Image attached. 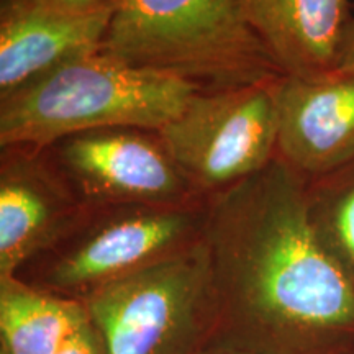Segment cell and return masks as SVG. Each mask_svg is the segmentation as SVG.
Listing matches in <instances>:
<instances>
[{
    "mask_svg": "<svg viewBox=\"0 0 354 354\" xmlns=\"http://www.w3.org/2000/svg\"><path fill=\"white\" fill-rule=\"evenodd\" d=\"M212 289L269 326L287 354H331L354 342V281L318 236L307 179L274 158L207 196Z\"/></svg>",
    "mask_w": 354,
    "mask_h": 354,
    "instance_id": "6da1fadb",
    "label": "cell"
},
{
    "mask_svg": "<svg viewBox=\"0 0 354 354\" xmlns=\"http://www.w3.org/2000/svg\"><path fill=\"white\" fill-rule=\"evenodd\" d=\"M100 53L201 92L284 76L240 0H118Z\"/></svg>",
    "mask_w": 354,
    "mask_h": 354,
    "instance_id": "7a4b0ae2",
    "label": "cell"
},
{
    "mask_svg": "<svg viewBox=\"0 0 354 354\" xmlns=\"http://www.w3.org/2000/svg\"><path fill=\"white\" fill-rule=\"evenodd\" d=\"M196 92L180 79L95 53L0 97V146L44 149L107 128L158 131Z\"/></svg>",
    "mask_w": 354,
    "mask_h": 354,
    "instance_id": "3957f363",
    "label": "cell"
},
{
    "mask_svg": "<svg viewBox=\"0 0 354 354\" xmlns=\"http://www.w3.org/2000/svg\"><path fill=\"white\" fill-rule=\"evenodd\" d=\"M277 81L196 92L183 112L158 130L197 194L220 192L277 156Z\"/></svg>",
    "mask_w": 354,
    "mask_h": 354,
    "instance_id": "277c9868",
    "label": "cell"
},
{
    "mask_svg": "<svg viewBox=\"0 0 354 354\" xmlns=\"http://www.w3.org/2000/svg\"><path fill=\"white\" fill-rule=\"evenodd\" d=\"M212 289L205 241L91 290L87 313L105 354H169Z\"/></svg>",
    "mask_w": 354,
    "mask_h": 354,
    "instance_id": "5b68a950",
    "label": "cell"
},
{
    "mask_svg": "<svg viewBox=\"0 0 354 354\" xmlns=\"http://www.w3.org/2000/svg\"><path fill=\"white\" fill-rule=\"evenodd\" d=\"M46 149L86 207L166 205L205 197L185 180L158 131L107 128Z\"/></svg>",
    "mask_w": 354,
    "mask_h": 354,
    "instance_id": "8992f818",
    "label": "cell"
},
{
    "mask_svg": "<svg viewBox=\"0 0 354 354\" xmlns=\"http://www.w3.org/2000/svg\"><path fill=\"white\" fill-rule=\"evenodd\" d=\"M115 212L55 261L48 274L63 289L91 290L196 245L207 197L166 205H113Z\"/></svg>",
    "mask_w": 354,
    "mask_h": 354,
    "instance_id": "52a82bcc",
    "label": "cell"
},
{
    "mask_svg": "<svg viewBox=\"0 0 354 354\" xmlns=\"http://www.w3.org/2000/svg\"><path fill=\"white\" fill-rule=\"evenodd\" d=\"M277 158L305 179L354 159V74L282 76L276 82Z\"/></svg>",
    "mask_w": 354,
    "mask_h": 354,
    "instance_id": "ba28073f",
    "label": "cell"
},
{
    "mask_svg": "<svg viewBox=\"0 0 354 354\" xmlns=\"http://www.w3.org/2000/svg\"><path fill=\"white\" fill-rule=\"evenodd\" d=\"M117 2L81 12L44 0H7L0 17V97L100 53Z\"/></svg>",
    "mask_w": 354,
    "mask_h": 354,
    "instance_id": "9c48e42d",
    "label": "cell"
},
{
    "mask_svg": "<svg viewBox=\"0 0 354 354\" xmlns=\"http://www.w3.org/2000/svg\"><path fill=\"white\" fill-rule=\"evenodd\" d=\"M46 149L3 148L0 162V279L57 238L86 207Z\"/></svg>",
    "mask_w": 354,
    "mask_h": 354,
    "instance_id": "30bf717a",
    "label": "cell"
},
{
    "mask_svg": "<svg viewBox=\"0 0 354 354\" xmlns=\"http://www.w3.org/2000/svg\"><path fill=\"white\" fill-rule=\"evenodd\" d=\"M284 76L320 77L339 71L353 13L349 0H240Z\"/></svg>",
    "mask_w": 354,
    "mask_h": 354,
    "instance_id": "8fae6325",
    "label": "cell"
},
{
    "mask_svg": "<svg viewBox=\"0 0 354 354\" xmlns=\"http://www.w3.org/2000/svg\"><path fill=\"white\" fill-rule=\"evenodd\" d=\"M0 284L3 354H55L88 322L87 308L81 304L41 294L15 277L0 279Z\"/></svg>",
    "mask_w": 354,
    "mask_h": 354,
    "instance_id": "7c38bea8",
    "label": "cell"
},
{
    "mask_svg": "<svg viewBox=\"0 0 354 354\" xmlns=\"http://www.w3.org/2000/svg\"><path fill=\"white\" fill-rule=\"evenodd\" d=\"M307 205L323 245L354 281V159L307 179Z\"/></svg>",
    "mask_w": 354,
    "mask_h": 354,
    "instance_id": "4fadbf2b",
    "label": "cell"
},
{
    "mask_svg": "<svg viewBox=\"0 0 354 354\" xmlns=\"http://www.w3.org/2000/svg\"><path fill=\"white\" fill-rule=\"evenodd\" d=\"M97 333L99 331L92 328L88 318V322L79 326L55 354H105L104 342Z\"/></svg>",
    "mask_w": 354,
    "mask_h": 354,
    "instance_id": "5bb4252c",
    "label": "cell"
},
{
    "mask_svg": "<svg viewBox=\"0 0 354 354\" xmlns=\"http://www.w3.org/2000/svg\"><path fill=\"white\" fill-rule=\"evenodd\" d=\"M44 2L53 3V6L68 8V10H94V8L104 7L113 0H44Z\"/></svg>",
    "mask_w": 354,
    "mask_h": 354,
    "instance_id": "9a60e30c",
    "label": "cell"
},
{
    "mask_svg": "<svg viewBox=\"0 0 354 354\" xmlns=\"http://www.w3.org/2000/svg\"><path fill=\"white\" fill-rule=\"evenodd\" d=\"M339 71H346V73L354 74V13H353L351 24H349L346 46H344L343 63H342V68H339Z\"/></svg>",
    "mask_w": 354,
    "mask_h": 354,
    "instance_id": "2e32d148",
    "label": "cell"
},
{
    "mask_svg": "<svg viewBox=\"0 0 354 354\" xmlns=\"http://www.w3.org/2000/svg\"><path fill=\"white\" fill-rule=\"evenodd\" d=\"M2 354H3V353H2Z\"/></svg>",
    "mask_w": 354,
    "mask_h": 354,
    "instance_id": "e0dca14e",
    "label": "cell"
}]
</instances>
